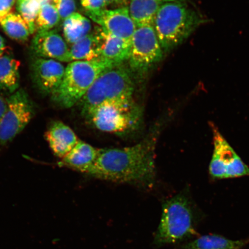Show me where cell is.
Segmentation results:
<instances>
[{"mask_svg": "<svg viewBox=\"0 0 249 249\" xmlns=\"http://www.w3.org/2000/svg\"><path fill=\"white\" fill-rule=\"evenodd\" d=\"M160 129L156 126L142 142L130 147L99 149L89 175L110 181L151 184L155 177V149Z\"/></svg>", "mask_w": 249, "mask_h": 249, "instance_id": "cell-1", "label": "cell"}, {"mask_svg": "<svg viewBox=\"0 0 249 249\" xmlns=\"http://www.w3.org/2000/svg\"><path fill=\"white\" fill-rule=\"evenodd\" d=\"M200 216L188 195L179 194L164 202L153 244L157 247L180 242L197 234Z\"/></svg>", "mask_w": 249, "mask_h": 249, "instance_id": "cell-2", "label": "cell"}, {"mask_svg": "<svg viewBox=\"0 0 249 249\" xmlns=\"http://www.w3.org/2000/svg\"><path fill=\"white\" fill-rule=\"evenodd\" d=\"M207 20L185 1L164 2L157 12L153 26L164 53L181 45Z\"/></svg>", "mask_w": 249, "mask_h": 249, "instance_id": "cell-3", "label": "cell"}, {"mask_svg": "<svg viewBox=\"0 0 249 249\" xmlns=\"http://www.w3.org/2000/svg\"><path fill=\"white\" fill-rule=\"evenodd\" d=\"M116 66L102 58L71 61L65 68L60 85L52 93L53 101L62 107H74L82 100L102 73Z\"/></svg>", "mask_w": 249, "mask_h": 249, "instance_id": "cell-4", "label": "cell"}, {"mask_svg": "<svg viewBox=\"0 0 249 249\" xmlns=\"http://www.w3.org/2000/svg\"><path fill=\"white\" fill-rule=\"evenodd\" d=\"M134 83L129 71L122 65L102 73L80 101L82 113L106 103L134 101Z\"/></svg>", "mask_w": 249, "mask_h": 249, "instance_id": "cell-5", "label": "cell"}, {"mask_svg": "<svg viewBox=\"0 0 249 249\" xmlns=\"http://www.w3.org/2000/svg\"><path fill=\"white\" fill-rule=\"evenodd\" d=\"M95 128L102 132L124 134L139 128L142 110L135 101L106 103L83 115Z\"/></svg>", "mask_w": 249, "mask_h": 249, "instance_id": "cell-6", "label": "cell"}, {"mask_svg": "<svg viewBox=\"0 0 249 249\" xmlns=\"http://www.w3.org/2000/svg\"><path fill=\"white\" fill-rule=\"evenodd\" d=\"M213 150L209 173L214 179H229L249 177V166L244 162L213 123Z\"/></svg>", "mask_w": 249, "mask_h": 249, "instance_id": "cell-7", "label": "cell"}, {"mask_svg": "<svg viewBox=\"0 0 249 249\" xmlns=\"http://www.w3.org/2000/svg\"><path fill=\"white\" fill-rule=\"evenodd\" d=\"M33 114V105L23 90L11 95L7 99V108L0 123V145L7 144L22 132Z\"/></svg>", "mask_w": 249, "mask_h": 249, "instance_id": "cell-8", "label": "cell"}, {"mask_svg": "<svg viewBox=\"0 0 249 249\" xmlns=\"http://www.w3.org/2000/svg\"><path fill=\"white\" fill-rule=\"evenodd\" d=\"M163 54L153 26L136 28L131 39L128 59L132 69L147 71L162 60Z\"/></svg>", "mask_w": 249, "mask_h": 249, "instance_id": "cell-9", "label": "cell"}, {"mask_svg": "<svg viewBox=\"0 0 249 249\" xmlns=\"http://www.w3.org/2000/svg\"><path fill=\"white\" fill-rule=\"evenodd\" d=\"M86 14L105 32L131 42L137 27L130 17L128 8L86 11Z\"/></svg>", "mask_w": 249, "mask_h": 249, "instance_id": "cell-10", "label": "cell"}, {"mask_svg": "<svg viewBox=\"0 0 249 249\" xmlns=\"http://www.w3.org/2000/svg\"><path fill=\"white\" fill-rule=\"evenodd\" d=\"M31 48L38 58L52 59L60 62L71 61L70 49L55 30L37 31L31 43Z\"/></svg>", "mask_w": 249, "mask_h": 249, "instance_id": "cell-11", "label": "cell"}, {"mask_svg": "<svg viewBox=\"0 0 249 249\" xmlns=\"http://www.w3.org/2000/svg\"><path fill=\"white\" fill-rule=\"evenodd\" d=\"M33 78L38 89L46 94H52L64 75L65 68L61 62L38 58L32 65Z\"/></svg>", "mask_w": 249, "mask_h": 249, "instance_id": "cell-12", "label": "cell"}, {"mask_svg": "<svg viewBox=\"0 0 249 249\" xmlns=\"http://www.w3.org/2000/svg\"><path fill=\"white\" fill-rule=\"evenodd\" d=\"M47 142L53 154L64 158L79 141L70 126L61 121L53 123L46 133Z\"/></svg>", "mask_w": 249, "mask_h": 249, "instance_id": "cell-13", "label": "cell"}, {"mask_svg": "<svg viewBox=\"0 0 249 249\" xmlns=\"http://www.w3.org/2000/svg\"><path fill=\"white\" fill-rule=\"evenodd\" d=\"M100 36V58L120 65L128 60L131 42L118 38L99 29Z\"/></svg>", "mask_w": 249, "mask_h": 249, "instance_id": "cell-14", "label": "cell"}, {"mask_svg": "<svg viewBox=\"0 0 249 249\" xmlns=\"http://www.w3.org/2000/svg\"><path fill=\"white\" fill-rule=\"evenodd\" d=\"M99 149L79 140L64 158L62 162L74 170L88 174L96 162Z\"/></svg>", "mask_w": 249, "mask_h": 249, "instance_id": "cell-15", "label": "cell"}, {"mask_svg": "<svg viewBox=\"0 0 249 249\" xmlns=\"http://www.w3.org/2000/svg\"><path fill=\"white\" fill-rule=\"evenodd\" d=\"M249 243V238L234 240L212 233L187 241L180 245L178 249H243Z\"/></svg>", "mask_w": 249, "mask_h": 249, "instance_id": "cell-16", "label": "cell"}, {"mask_svg": "<svg viewBox=\"0 0 249 249\" xmlns=\"http://www.w3.org/2000/svg\"><path fill=\"white\" fill-rule=\"evenodd\" d=\"M163 3L160 0H129V14L136 27L153 26L156 15Z\"/></svg>", "mask_w": 249, "mask_h": 249, "instance_id": "cell-17", "label": "cell"}, {"mask_svg": "<svg viewBox=\"0 0 249 249\" xmlns=\"http://www.w3.org/2000/svg\"><path fill=\"white\" fill-rule=\"evenodd\" d=\"M20 65L19 61L10 55L0 57V91L11 95L18 91Z\"/></svg>", "mask_w": 249, "mask_h": 249, "instance_id": "cell-18", "label": "cell"}, {"mask_svg": "<svg viewBox=\"0 0 249 249\" xmlns=\"http://www.w3.org/2000/svg\"><path fill=\"white\" fill-rule=\"evenodd\" d=\"M99 29L90 33L85 38L71 45L70 48L71 61H92L100 58Z\"/></svg>", "mask_w": 249, "mask_h": 249, "instance_id": "cell-19", "label": "cell"}, {"mask_svg": "<svg viewBox=\"0 0 249 249\" xmlns=\"http://www.w3.org/2000/svg\"><path fill=\"white\" fill-rule=\"evenodd\" d=\"M62 29L65 41L72 45L91 32L92 25L89 18L75 12L64 20Z\"/></svg>", "mask_w": 249, "mask_h": 249, "instance_id": "cell-20", "label": "cell"}, {"mask_svg": "<svg viewBox=\"0 0 249 249\" xmlns=\"http://www.w3.org/2000/svg\"><path fill=\"white\" fill-rule=\"evenodd\" d=\"M0 26L12 39L24 42L31 35L29 26L20 14L12 12L0 20Z\"/></svg>", "mask_w": 249, "mask_h": 249, "instance_id": "cell-21", "label": "cell"}, {"mask_svg": "<svg viewBox=\"0 0 249 249\" xmlns=\"http://www.w3.org/2000/svg\"><path fill=\"white\" fill-rule=\"evenodd\" d=\"M41 6V0H17L18 14L26 21L31 34L36 31V20Z\"/></svg>", "mask_w": 249, "mask_h": 249, "instance_id": "cell-22", "label": "cell"}, {"mask_svg": "<svg viewBox=\"0 0 249 249\" xmlns=\"http://www.w3.org/2000/svg\"><path fill=\"white\" fill-rule=\"evenodd\" d=\"M60 20V15L52 2L43 4L36 18V31L52 30L57 26Z\"/></svg>", "mask_w": 249, "mask_h": 249, "instance_id": "cell-23", "label": "cell"}, {"mask_svg": "<svg viewBox=\"0 0 249 249\" xmlns=\"http://www.w3.org/2000/svg\"><path fill=\"white\" fill-rule=\"evenodd\" d=\"M52 4L57 9L61 20L66 19L67 18L76 12L75 0H52Z\"/></svg>", "mask_w": 249, "mask_h": 249, "instance_id": "cell-24", "label": "cell"}, {"mask_svg": "<svg viewBox=\"0 0 249 249\" xmlns=\"http://www.w3.org/2000/svg\"><path fill=\"white\" fill-rule=\"evenodd\" d=\"M80 2L83 8L89 12L102 10L108 6L102 0H80Z\"/></svg>", "mask_w": 249, "mask_h": 249, "instance_id": "cell-25", "label": "cell"}, {"mask_svg": "<svg viewBox=\"0 0 249 249\" xmlns=\"http://www.w3.org/2000/svg\"><path fill=\"white\" fill-rule=\"evenodd\" d=\"M17 0H0V20L12 12Z\"/></svg>", "mask_w": 249, "mask_h": 249, "instance_id": "cell-26", "label": "cell"}, {"mask_svg": "<svg viewBox=\"0 0 249 249\" xmlns=\"http://www.w3.org/2000/svg\"><path fill=\"white\" fill-rule=\"evenodd\" d=\"M7 108V99L0 95V123Z\"/></svg>", "mask_w": 249, "mask_h": 249, "instance_id": "cell-27", "label": "cell"}, {"mask_svg": "<svg viewBox=\"0 0 249 249\" xmlns=\"http://www.w3.org/2000/svg\"><path fill=\"white\" fill-rule=\"evenodd\" d=\"M7 45H6L5 40L1 36H0V57L4 55Z\"/></svg>", "mask_w": 249, "mask_h": 249, "instance_id": "cell-28", "label": "cell"}, {"mask_svg": "<svg viewBox=\"0 0 249 249\" xmlns=\"http://www.w3.org/2000/svg\"><path fill=\"white\" fill-rule=\"evenodd\" d=\"M108 5L110 4H123L126 0H102Z\"/></svg>", "mask_w": 249, "mask_h": 249, "instance_id": "cell-29", "label": "cell"}, {"mask_svg": "<svg viewBox=\"0 0 249 249\" xmlns=\"http://www.w3.org/2000/svg\"><path fill=\"white\" fill-rule=\"evenodd\" d=\"M160 1H162L163 2H172V1H185V0H160Z\"/></svg>", "mask_w": 249, "mask_h": 249, "instance_id": "cell-30", "label": "cell"}, {"mask_svg": "<svg viewBox=\"0 0 249 249\" xmlns=\"http://www.w3.org/2000/svg\"><path fill=\"white\" fill-rule=\"evenodd\" d=\"M42 5L44 4H46V3L52 2V0H41Z\"/></svg>", "mask_w": 249, "mask_h": 249, "instance_id": "cell-31", "label": "cell"}]
</instances>
